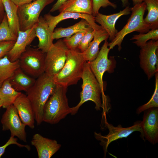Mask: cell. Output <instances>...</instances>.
Listing matches in <instances>:
<instances>
[{"label": "cell", "instance_id": "b9f144b4", "mask_svg": "<svg viewBox=\"0 0 158 158\" xmlns=\"http://www.w3.org/2000/svg\"><path fill=\"white\" fill-rule=\"evenodd\" d=\"M1 84H0V87H1Z\"/></svg>", "mask_w": 158, "mask_h": 158}, {"label": "cell", "instance_id": "7402d4cb", "mask_svg": "<svg viewBox=\"0 0 158 158\" xmlns=\"http://www.w3.org/2000/svg\"><path fill=\"white\" fill-rule=\"evenodd\" d=\"M9 80L12 86L16 90L27 92L34 84L36 80L26 74L20 67Z\"/></svg>", "mask_w": 158, "mask_h": 158}, {"label": "cell", "instance_id": "f546056e", "mask_svg": "<svg viewBox=\"0 0 158 158\" xmlns=\"http://www.w3.org/2000/svg\"><path fill=\"white\" fill-rule=\"evenodd\" d=\"M155 88L154 94L150 100L146 104L139 107L137 109L136 113L139 114L148 109L158 107V73L155 74Z\"/></svg>", "mask_w": 158, "mask_h": 158}, {"label": "cell", "instance_id": "4fadbf2b", "mask_svg": "<svg viewBox=\"0 0 158 158\" xmlns=\"http://www.w3.org/2000/svg\"><path fill=\"white\" fill-rule=\"evenodd\" d=\"M145 112L143 120L140 122L141 135L153 144L158 142V109L154 107Z\"/></svg>", "mask_w": 158, "mask_h": 158}, {"label": "cell", "instance_id": "cb8c5ba5", "mask_svg": "<svg viewBox=\"0 0 158 158\" xmlns=\"http://www.w3.org/2000/svg\"><path fill=\"white\" fill-rule=\"evenodd\" d=\"M21 93L12 87L9 80L5 81L0 87V99L2 102V107L6 109L13 105L17 98Z\"/></svg>", "mask_w": 158, "mask_h": 158}, {"label": "cell", "instance_id": "4316f807", "mask_svg": "<svg viewBox=\"0 0 158 158\" xmlns=\"http://www.w3.org/2000/svg\"><path fill=\"white\" fill-rule=\"evenodd\" d=\"M148 13L144 20L150 29L158 28V0H144Z\"/></svg>", "mask_w": 158, "mask_h": 158}, {"label": "cell", "instance_id": "30bf717a", "mask_svg": "<svg viewBox=\"0 0 158 158\" xmlns=\"http://www.w3.org/2000/svg\"><path fill=\"white\" fill-rule=\"evenodd\" d=\"M108 42L105 40L98 56L94 60L89 61L91 69L104 91L103 77L104 73L114 71L115 63L113 59H109L108 55L110 49L108 48Z\"/></svg>", "mask_w": 158, "mask_h": 158}, {"label": "cell", "instance_id": "484cf974", "mask_svg": "<svg viewBox=\"0 0 158 158\" xmlns=\"http://www.w3.org/2000/svg\"><path fill=\"white\" fill-rule=\"evenodd\" d=\"M20 67L18 59L11 61L7 55L0 59V84L2 85L5 80H9L15 71Z\"/></svg>", "mask_w": 158, "mask_h": 158}, {"label": "cell", "instance_id": "e0dca14e", "mask_svg": "<svg viewBox=\"0 0 158 158\" xmlns=\"http://www.w3.org/2000/svg\"><path fill=\"white\" fill-rule=\"evenodd\" d=\"M131 8L129 6L120 12L109 15H105L99 13L94 17L95 22L98 23L109 35V40L111 41L115 38L118 31L115 28V23L121 16L130 14Z\"/></svg>", "mask_w": 158, "mask_h": 158}, {"label": "cell", "instance_id": "8d00e7d4", "mask_svg": "<svg viewBox=\"0 0 158 158\" xmlns=\"http://www.w3.org/2000/svg\"><path fill=\"white\" fill-rule=\"evenodd\" d=\"M17 6L30 3L36 0H11Z\"/></svg>", "mask_w": 158, "mask_h": 158}, {"label": "cell", "instance_id": "d4e9b609", "mask_svg": "<svg viewBox=\"0 0 158 158\" xmlns=\"http://www.w3.org/2000/svg\"><path fill=\"white\" fill-rule=\"evenodd\" d=\"M90 25L85 20L82 19L78 23L66 28L60 27L54 30L52 33V38L59 39L70 37L75 33L85 29Z\"/></svg>", "mask_w": 158, "mask_h": 158}, {"label": "cell", "instance_id": "44dd1931", "mask_svg": "<svg viewBox=\"0 0 158 158\" xmlns=\"http://www.w3.org/2000/svg\"><path fill=\"white\" fill-rule=\"evenodd\" d=\"M92 0H67L60 7V13L70 12L92 15Z\"/></svg>", "mask_w": 158, "mask_h": 158}, {"label": "cell", "instance_id": "83f0119b", "mask_svg": "<svg viewBox=\"0 0 158 158\" xmlns=\"http://www.w3.org/2000/svg\"><path fill=\"white\" fill-rule=\"evenodd\" d=\"M130 40H135L133 43L138 47H141L150 40H158V29H152L145 33L134 35Z\"/></svg>", "mask_w": 158, "mask_h": 158}, {"label": "cell", "instance_id": "836d02e7", "mask_svg": "<svg viewBox=\"0 0 158 158\" xmlns=\"http://www.w3.org/2000/svg\"><path fill=\"white\" fill-rule=\"evenodd\" d=\"M15 42L13 40L0 42V59L7 55L13 46Z\"/></svg>", "mask_w": 158, "mask_h": 158}, {"label": "cell", "instance_id": "1f68e13d", "mask_svg": "<svg viewBox=\"0 0 158 158\" xmlns=\"http://www.w3.org/2000/svg\"><path fill=\"white\" fill-rule=\"evenodd\" d=\"M94 35V30L89 25L87 32L83 36L78 47V49L81 52H84L87 49L93 38Z\"/></svg>", "mask_w": 158, "mask_h": 158}, {"label": "cell", "instance_id": "60d3db41", "mask_svg": "<svg viewBox=\"0 0 158 158\" xmlns=\"http://www.w3.org/2000/svg\"><path fill=\"white\" fill-rule=\"evenodd\" d=\"M2 102L1 99H0V109L1 108V107H2Z\"/></svg>", "mask_w": 158, "mask_h": 158}, {"label": "cell", "instance_id": "ba28073f", "mask_svg": "<svg viewBox=\"0 0 158 158\" xmlns=\"http://www.w3.org/2000/svg\"><path fill=\"white\" fill-rule=\"evenodd\" d=\"M68 50L62 39L53 43L46 53L45 72L52 76L57 74L65 64Z\"/></svg>", "mask_w": 158, "mask_h": 158}, {"label": "cell", "instance_id": "277c9868", "mask_svg": "<svg viewBox=\"0 0 158 158\" xmlns=\"http://www.w3.org/2000/svg\"><path fill=\"white\" fill-rule=\"evenodd\" d=\"M67 88L57 85L46 103L43 109V122L54 124L71 114L66 93Z\"/></svg>", "mask_w": 158, "mask_h": 158}, {"label": "cell", "instance_id": "7a4b0ae2", "mask_svg": "<svg viewBox=\"0 0 158 158\" xmlns=\"http://www.w3.org/2000/svg\"><path fill=\"white\" fill-rule=\"evenodd\" d=\"M87 61L78 48L68 50L66 61L62 69L54 76L56 84L68 87L76 84L81 78L84 64Z\"/></svg>", "mask_w": 158, "mask_h": 158}, {"label": "cell", "instance_id": "52a82bcc", "mask_svg": "<svg viewBox=\"0 0 158 158\" xmlns=\"http://www.w3.org/2000/svg\"><path fill=\"white\" fill-rule=\"evenodd\" d=\"M54 0H36L18 6L17 13L20 31L26 30L36 24L43 9Z\"/></svg>", "mask_w": 158, "mask_h": 158}, {"label": "cell", "instance_id": "9c48e42d", "mask_svg": "<svg viewBox=\"0 0 158 158\" xmlns=\"http://www.w3.org/2000/svg\"><path fill=\"white\" fill-rule=\"evenodd\" d=\"M140 48V66L150 79L158 72V40H150Z\"/></svg>", "mask_w": 158, "mask_h": 158}, {"label": "cell", "instance_id": "2e32d148", "mask_svg": "<svg viewBox=\"0 0 158 158\" xmlns=\"http://www.w3.org/2000/svg\"><path fill=\"white\" fill-rule=\"evenodd\" d=\"M31 144L35 147L39 158H51L61 147L56 140L44 137L39 133L33 135Z\"/></svg>", "mask_w": 158, "mask_h": 158}, {"label": "cell", "instance_id": "4dcf8cb0", "mask_svg": "<svg viewBox=\"0 0 158 158\" xmlns=\"http://www.w3.org/2000/svg\"><path fill=\"white\" fill-rule=\"evenodd\" d=\"M88 26L87 29L78 32L70 37L63 39V41L69 49L73 50L78 48L80 41L87 30Z\"/></svg>", "mask_w": 158, "mask_h": 158}, {"label": "cell", "instance_id": "f1b7e54d", "mask_svg": "<svg viewBox=\"0 0 158 158\" xmlns=\"http://www.w3.org/2000/svg\"><path fill=\"white\" fill-rule=\"evenodd\" d=\"M17 38V36L11 31L9 28L6 13L0 24V42L8 40L16 41Z\"/></svg>", "mask_w": 158, "mask_h": 158}, {"label": "cell", "instance_id": "5b68a950", "mask_svg": "<svg viewBox=\"0 0 158 158\" xmlns=\"http://www.w3.org/2000/svg\"><path fill=\"white\" fill-rule=\"evenodd\" d=\"M146 4L143 1L135 4L131 8V14L127 23L121 30L118 32L114 40L108 43V46L110 49L117 45L118 50L120 51L124 38L130 33L136 31L144 33L150 30V28L144 20V16L146 9Z\"/></svg>", "mask_w": 158, "mask_h": 158}, {"label": "cell", "instance_id": "ffe728a7", "mask_svg": "<svg viewBox=\"0 0 158 158\" xmlns=\"http://www.w3.org/2000/svg\"><path fill=\"white\" fill-rule=\"evenodd\" d=\"M94 31L93 41H91L87 49L82 52L86 61H92L96 58L99 51V44L103 41L107 40L109 37L108 34L102 27Z\"/></svg>", "mask_w": 158, "mask_h": 158}, {"label": "cell", "instance_id": "8992f818", "mask_svg": "<svg viewBox=\"0 0 158 158\" xmlns=\"http://www.w3.org/2000/svg\"><path fill=\"white\" fill-rule=\"evenodd\" d=\"M46 55L38 48H27L19 59L20 68L27 75L37 78L45 72Z\"/></svg>", "mask_w": 158, "mask_h": 158}, {"label": "cell", "instance_id": "3957f363", "mask_svg": "<svg viewBox=\"0 0 158 158\" xmlns=\"http://www.w3.org/2000/svg\"><path fill=\"white\" fill-rule=\"evenodd\" d=\"M83 80L82 90L80 93V101L76 106L71 108L72 115L75 114L80 107L85 102L90 101L95 105V109L100 110L103 107L102 102L101 95L104 97V91L92 73L88 61H86L84 65L81 78Z\"/></svg>", "mask_w": 158, "mask_h": 158}, {"label": "cell", "instance_id": "ab89813d", "mask_svg": "<svg viewBox=\"0 0 158 158\" xmlns=\"http://www.w3.org/2000/svg\"><path fill=\"white\" fill-rule=\"evenodd\" d=\"M124 6H126L128 4V0H121Z\"/></svg>", "mask_w": 158, "mask_h": 158}, {"label": "cell", "instance_id": "d6a6232c", "mask_svg": "<svg viewBox=\"0 0 158 158\" xmlns=\"http://www.w3.org/2000/svg\"><path fill=\"white\" fill-rule=\"evenodd\" d=\"M92 1L93 9L92 15L94 17L99 13V10L102 7L106 8L109 6L115 8L117 7L115 4L111 2L109 0H92Z\"/></svg>", "mask_w": 158, "mask_h": 158}, {"label": "cell", "instance_id": "74e56055", "mask_svg": "<svg viewBox=\"0 0 158 158\" xmlns=\"http://www.w3.org/2000/svg\"><path fill=\"white\" fill-rule=\"evenodd\" d=\"M6 14L4 6L2 0H0V24Z\"/></svg>", "mask_w": 158, "mask_h": 158}, {"label": "cell", "instance_id": "5bb4252c", "mask_svg": "<svg viewBox=\"0 0 158 158\" xmlns=\"http://www.w3.org/2000/svg\"><path fill=\"white\" fill-rule=\"evenodd\" d=\"M36 24L28 30L19 32L13 46L7 54L10 61H14L19 59L21 54L26 50L27 46L36 37L35 30Z\"/></svg>", "mask_w": 158, "mask_h": 158}, {"label": "cell", "instance_id": "ac0fdd59", "mask_svg": "<svg viewBox=\"0 0 158 158\" xmlns=\"http://www.w3.org/2000/svg\"><path fill=\"white\" fill-rule=\"evenodd\" d=\"M13 105L16 108L23 123L31 129L35 128V116L31 103L26 95L21 94L17 98Z\"/></svg>", "mask_w": 158, "mask_h": 158}, {"label": "cell", "instance_id": "603a6c76", "mask_svg": "<svg viewBox=\"0 0 158 158\" xmlns=\"http://www.w3.org/2000/svg\"><path fill=\"white\" fill-rule=\"evenodd\" d=\"M8 22L11 31L17 36L20 31L17 11L18 6L11 0H2Z\"/></svg>", "mask_w": 158, "mask_h": 158}, {"label": "cell", "instance_id": "7c38bea8", "mask_svg": "<svg viewBox=\"0 0 158 158\" xmlns=\"http://www.w3.org/2000/svg\"><path fill=\"white\" fill-rule=\"evenodd\" d=\"M140 122V121H137L133 126L127 128H123L121 125L115 127L106 122V127L109 130L108 134L106 135L102 136L100 133H95L96 138L101 142L100 144L103 147L104 155H106L108 146L111 142L118 139L126 138L135 131L140 132L141 135L142 132Z\"/></svg>", "mask_w": 158, "mask_h": 158}, {"label": "cell", "instance_id": "f35d334b", "mask_svg": "<svg viewBox=\"0 0 158 158\" xmlns=\"http://www.w3.org/2000/svg\"><path fill=\"white\" fill-rule=\"evenodd\" d=\"M133 2V3L134 5L140 4L142 3L143 1L144 0H131Z\"/></svg>", "mask_w": 158, "mask_h": 158}, {"label": "cell", "instance_id": "d6986e66", "mask_svg": "<svg viewBox=\"0 0 158 158\" xmlns=\"http://www.w3.org/2000/svg\"><path fill=\"white\" fill-rule=\"evenodd\" d=\"M36 37L39 40L38 48L46 53L53 43V32L44 17H40L35 28Z\"/></svg>", "mask_w": 158, "mask_h": 158}, {"label": "cell", "instance_id": "6da1fadb", "mask_svg": "<svg viewBox=\"0 0 158 158\" xmlns=\"http://www.w3.org/2000/svg\"><path fill=\"white\" fill-rule=\"evenodd\" d=\"M53 77L44 72L37 78L34 84L26 92L38 125L43 122L44 105L57 85Z\"/></svg>", "mask_w": 158, "mask_h": 158}, {"label": "cell", "instance_id": "e575fe53", "mask_svg": "<svg viewBox=\"0 0 158 158\" xmlns=\"http://www.w3.org/2000/svg\"><path fill=\"white\" fill-rule=\"evenodd\" d=\"M17 139L11 136L7 142L3 145L0 146V158L4 153L6 147L8 146L15 144L20 147H25L28 150L30 148V146L28 145H22L17 142Z\"/></svg>", "mask_w": 158, "mask_h": 158}, {"label": "cell", "instance_id": "9a60e30c", "mask_svg": "<svg viewBox=\"0 0 158 158\" xmlns=\"http://www.w3.org/2000/svg\"><path fill=\"white\" fill-rule=\"evenodd\" d=\"M44 18L47 22L51 31L53 32L58 23L62 20L66 19L73 18L77 19L79 18L87 21L94 30L101 28L102 27L97 24L95 21L94 17L92 15L80 13L70 12L60 13L56 16H53L50 13L44 15Z\"/></svg>", "mask_w": 158, "mask_h": 158}, {"label": "cell", "instance_id": "8fae6325", "mask_svg": "<svg viewBox=\"0 0 158 158\" xmlns=\"http://www.w3.org/2000/svg\"><path fill=\"white\" fill-rule=\"evenodd\" d=\"M2 130H9L11 136H16L21 140L27 142L25 125L22 122L17 110L13 105L6 109L1 120Z\"/></svg>", "mask_w": 158, "mask_h": 158}, {"label": "cell", "instance_id": "d590c367", "mask_svg": "<svg viewBox=\"0 0 158 158\" xmlns=\"http://www.w3.org/2000/svg\"><path fill=\"white\" fill-rule=\"evenodd\" d=\"M67 0H57L56 2L53 5L50 11V12H53L58 10L60 7Z\"/></svg>", "mask_w": 158, "mask_h": 158}]
</instances>
